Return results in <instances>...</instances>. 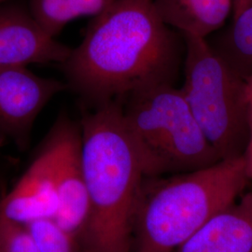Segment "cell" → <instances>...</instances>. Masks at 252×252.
<instances>
[{
  "label": "cell",
  "mask_w": 252,
  "mask_h": 252,
  "mask_svg": "<svg viewBox=\"0 0 252 252\" xmlns=\"http://www.w3.org/2000/svg\"><path fill=\"white\" fill-rule=\"evenodd\" d=\"M179 55L154 0H115L61 65L68 87L96 106L169 79Z\"/></svg>",
  "instance_id": "cell-1"
},
{
  "label": "cell",
  "mask_w": 252,
  "mask_h": 252,
  "mask_svg": "<svg viewBox=\"0 0 252 252\" xmlns=\"http://www.w3.org/2000/svg\"><path fill=\"white\" fill-rule=\"evenodd\" d=\"M81 135L89 215L79 249L132 252L135 210L146 175L120 100L85 113Z\"/></svg>",
  "instance_id": "cell-2"
},
{
  "label": "cell",
  "mask_w": 252,
  "mask_h": 252,
  "mask_svg": "<svg viewBox=\"0 0 252 252\" xmlns=\"http://www.w3.org/2000/svg\"><path fill=\"white\" fill-rule=\"evenodd\" d=\"M249 179L243 155L145 185L135 210L132 252H175L239 198Z\"/></svg>",
  "instance_id": "cell-3"
},
{
  "label": "cell",
  "mask_w": 252,
  "mask_h": 252,
  "mask_svg": "<svg viewBox=\"0 0 252 252\" xmlns=\"http://www.w3.org/2000/svg\"><path fill=\"white\" fill-rule=\"evenodd\" d=\"M124 111L146 177L193 171L220 160L182 91L170 82L153 84L130 94Z\"/></svg>",
  "instance_id": "cell-4"
},
{
  "label": "cell",
  "mask_w": 252,
  "mask_h": 252,
  "mask_svg": "<svg viewBox=\"0 0 252 252\" xmlns=\"http://www.w3.org/2000/svg\"><path fill=\"white\" fill-rule=\"evenodd\" d=\"M184 83L193 117L220 160L242 155L249 135L246 81L207 39L184 37Z\"/></svg>",
  "instance_id": "cell-5"
},
{
  "label": "cell",
  "mask_w": 252,
  "mask_h": 252,
  "mask_svg": "<svg viewBox=\"0 0 252 252\" xmlns=\"http://www.w3.org/2000/svg\"><path fill=\"white\" fill-rule=\"evenodd\" d=\"M60 133L54 125L42 150L12 189L0 200V216L28 225L54 220L58 208L56 174Z\"/></svg>",
  "instance_id": "cell-6"
},
{
  "label": "cell",
  "mask_w": 252,
  "mask_h": 252,
  "mask_svg": "<svg viewBox=\"0 0 252 252\" xmlns=\"http://www.w3.org/2000/svg\"><path fill=\"white\" fill-rule=\"evenodd\" d=\"M67 84L36 76L27 66H0V135L27 144L36 117Z\"/></svg>",
  "instance_id": "cell-7"
},
{
  "label": "cell",
  "mask_w": 252,
  "mask_h": 252,
  "mask_svg": "<svg viewBox=\"0 0 252 252\" xmlns=\"http://www.w3.org/2000/svg\"><path fill=\"white\" fill-rule=\"evenodd\" d=\"M60 153L56 174L58 208L54 222L79 243L89 215V201L81 156V127L65 116L56 122Z\"/></svg>",
  "instance_id": "cell-8"
},
{
  "label": "cell",
  "mask_w": 252,
  "mask_h": 252,
  "mask_svg": "<svg viewBox=\"0 0 252 252\" xmlns=\"http://www.w3.org/2000/svg\"><path fill=\"white\" fill-rule=\"evenodd\" d=\"M71 50L49 35L29 9L18 5L0 8V66L62 64Z\"/></svg>",
  "instance_id": "cell-9"
},
{
  "label": "cell",
  "mask_w": 252,
  "mask_h": 252,
  "mask_svg": "<svg viewBox=\"0 0 252 252\" xmlns=\"http://www.w3.org/2000/svg\"><path fill=\"white\" fill-rule=\"evenodd\" d=\"M175 252H252V192L217 213Z\"/></svg>",
  "instance_id": "cell-10"
},
{
  "label": "cell",
  "mask_w": 252,
  "mask_h": 252,
  "mask_svg": "<svg viewBox=\"0 0 252 252\" xmlns=\"http://www.w3.org/2000/svg\"><path fill=\"white\" fill-rule=\"evenodd\" d=\"M164 24L184 37L207 39L233 15V0H154Z\"/></svg>",
  "instance_id": "cell-11"
},
{
  "label": "cell",
  "mask_w": 252,
  "mask_h": 252,
  "mask_svg": "<svg viewBox=\"0 0 252 252\" xmlns=\"http://www.w3.org/2000/svg\"><path fill=\"white\" fill-rule=\"evenodd\" d=\"M209 44L246 80L252 73V6L232 18L231 26Z\"/></svg>",
  "instance_id": "cell-12"
},
{
  "label": "cell",
  "mask_w": 252,
  "mask_h": 252,
  "mask_svg": "<svg viewBox=\"0 0 252 252\" xmlns=\"http://www.w3.org/2000/svg\"><path fill=\"white\" fill-rule=\"evenodd\" d=\"M41 252H81L72 236L53 220H37L28 224Z\"/></svg>",
  "instance_id": "cell-13"
},
{
  "label": "cell",
  "mask_w": 252,
  "mask_h": 252,
  "mask_svg": "<svg viewBox=\"0 0 252 252\" xmlns=\"http://www.w3.org/2000/svg\"><path fill=\"white\" fill-rule=\"evenodd\" d=\"M0 252H41L28 226L0 216Z\"/></svg>",
  "instance_id": "cell-14"
},
{
  "label": "cell",
  "mask_w": 252,
  "mask_h": 252,
  "mask_svg": "<svg viewBox=\"0 0 252 252\" xmlns=\"http://www.w3.org/2000/svg\"><path fill=\"white\" fill-rule=\"evenodd\" d=\"M115 0H67L73 20L79 17L98 16L109 8Z\"/></svg>",
  "instance_id": "cell-15"
},
{
  "label": "cell",
  "mask_w": 252,
  "mask_h": 252,
  "mask_svg": "<svg viewBox=\"0 0 252 252\" xmlns=\"http://www.w3.org/2000/svg\"><path fill=\"white\" fill-rule=\"evenodd\" d=\"M249 135L245 152L242 153L245 170L249 180H252V105H249Z\"/></svg>",
  "instance_id": "cell-16"
},
{
  "label": "cell",
  "mask_w": 252,
  "mask_h": 252,
  "mask_svg": "<svg viewBox=\"0 0 252 252\" xmlns=\"http://www.w3.org/2000/svg\"><path fill=\"white\" fill-rule=\"evenodd\" d=\"M252 6V0H233V15L232 18L238 16L245 9Z\"/></svg>",
  "instance_id": "cell-17"
},
{
  "label": "cell",
  "mask_w": 252,
  "mask_h": 252,
  "mask_svg": "<svg viewBox=\"0 0 252 252\" xmlns=\"http://www.w3.org/2000/svg\"><path fill=\"white\" fill-rule=\"evenodd\" d=\"M246 94L249 105H252V73L246 78Z\"/></svg>",
  "instance_id": "cell-18"
},
{
  "label": "cell",
  "mask_w": 252,
  "mask_h": 252,
  "mask_svg": "<svg viewBox=\"0 0 252 252\" xmlns=\"http://www.w3.org/2000/svg\"><path fill=\"white\" fill-rule=\"evenodd\" d=\"M1 197H2V196H0V200H1Z\"/></svg>",
  "instance_id": "cell-19"
}]
</instances>
